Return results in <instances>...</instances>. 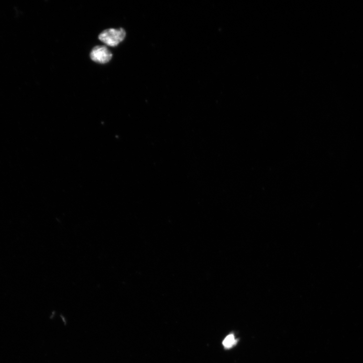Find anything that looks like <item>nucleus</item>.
<instances>
[{
    "label": "nucleus",
    "mask_w": 363,
    "mask_h": 363,
    "mask_svg": "<svg viewBox=\"0 0 363 363\" xmlns=\"http://www.w3.org/2000/svg\"><path fill=\"white\" fill-rule=\"evenodd\" d=\"M126 36V32L123 29H110L104 31L99 36L100 40L106 45L116 47Z\"/></svg>",
    "instance_id": "nucleus-1"
},
{
    "label": "nucleus",
    "mask_w": 363,
    "mask_h": 363,
    "mask_svg": "<svg viewBox=\"0 0 363 363\" xmlns=\"http://www.w3.org/2000/svg\"><path fill=\"white\" fill-rule=\"evenodd\" d=\"M90 57L92 60L97 63L105 64L111 60L113 55L106 47L98 46L93 48Z\"/></svg>",
    "instance_id": "nucleus-2"
},
{
    "label": "nucleus",
    "mask_w": 363,
    "mask_h": 363,
    "mask_svg": "<svg viewBox=\"0 0 363 363\" xmlns=\"http://www.w3.org/2000/svg\"><path fill=\"white\" fill-rule=\"evenodd\" d=\"M237 343V340L233 334L228 335L223 341V344L226 349L232 347Z\"/></svg>",
    "instance_id": "nucleus-3"
}]
</instances>
